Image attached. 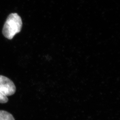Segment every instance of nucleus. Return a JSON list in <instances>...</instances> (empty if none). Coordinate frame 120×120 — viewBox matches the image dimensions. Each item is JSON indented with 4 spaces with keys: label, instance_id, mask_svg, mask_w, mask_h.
Masks as SVG:
<instances>
[{
    "label": "nucleus",
    "instance_id": "1",
    "mask_svg": "<svg viewBox=\"0 0 120 120\" xmlns=\"http://www.w3.org/2000/svg\"><path fill=\"white\" fill-rule=\"evenodd\" d=\"M23 23L20 16L16 13L10 14L7 17L2 29V34L9 40L21 32Z\"/></svg>",
    "mask_w": 120,
    "mask_h": 120
},
{
    "label": "nucleus",
    "instance_id": "2",
    "mask_svg": "<svg viewBox=\"0 0 120 120\" xmlns=\"http://www.w3.org/2000/svg\"><path fill=\"white\" fill-rule=\"evenodd\" d=\"M16 87L11 80L0 75V92L6 96H10L16 92Z\"/></svg>",
    "mask_w": 120,
    "mask_h": 120
},
{
    "label": "nucleus",
    "instance_id": "3",
    "mask_svg": "<svg viewBox=\"0 0 120 120\" xmlns=\"http://www.w3.org/2000/svg\"><path fill=\"white\" fill-rule=\"evenodd\" d=\"M0 120H15L13 115L4 110H0Z\"/></svg>",
    "mask_w": 120,
    "mask_h": 120
},
{
    "label": "nucleus",
    "instance_id": "4",
    "mask_svg": "<svg viewBox=\"0 0 120 120\" xmlns=\"http://www.w3.org/2000/svg\"><path fill=\"white\" fill-rule=\"evenodd\" d=\"M8 101V99L7 96L4 95L0 92V103H6Z\"/></svg>",
    "mask_w": 120,
    "mask_h": 120
}]
</instances>
